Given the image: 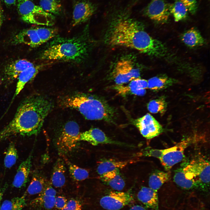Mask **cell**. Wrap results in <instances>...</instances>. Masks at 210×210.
Segmentation results:
<instances>
[{
	"label": "cell",
	"mask_w": 210,
	"mask_h": 210,
	"mask_svg": "<svg viewBox=\"0 0 210 210\" xmlns=\"http://www.w3.org/2000/svg\"><path fill=\"white\" fill-rule=\"evenodd\" d=\"M53 107L51 102L42 95L33 94L26 97L12 119L0 131V142L15 135H37Z\"/></svg>",
	"instance_id": "6da1fadb"
},
{
	"label": "cell",
	"mask_w": 210,
	"mask_h": 210,
	"mask_svg": "<svg viewBox=\"0 0 210 210\" xmlns=\"http://www.w3.org/2000/svg\"><path fill=\"white\" fill-rule=\"evenodd\" d=\"M109 42L112 46L130 48L156 57H163L168 54L165 45L149 35L142 23L125 15L115 21Z\"/></svg>",
	"instance_id": "7a4b0ae2"
},
{
	"label": "cell",
	"mask_w": 210,
	"mask_h": 210,
	"mask_svg": "<svg viewBox=\"0 0 210 210\" xmlns=\"http://www.w3.org/2000/svg\"><path fill=\"white\" fill-rule=\"evenodd\" d=\"M86 37L81 34L71 38H55L41 53L40 58L81 62L86 58L89 50Z\"/></svg>",
	"instance_id": "3957f363"
},
{
	"label": "cell",
	"mask_w": 210,
	"mask_h": 210,
	"mask_svg": "<svg viewBox=\"0 0 210 210\" xmlns=\"http://www.w3.org/2000/svg\"><path fill=\"white\" fill-rule=\"evenodd\" d=\"M62 107L75 109L86 119L114 122V109L101 98L84 93H76L66 96L60 100Z\"/></svg>",
	"instance_id": "277c9868"
},
{
	"label": "cell",
	"mask_w": 210,
	"mask_h": 210,
	"mask_svg": "<svg viewBox=\"0 0 210 210\" xmlns=\"http://www.w3.org/2000/svg\"><path fill=\"white\" fill-rule=\"evenodd\" d=\"M17 8L21 20L26 23L47 26L54 23L55 18L53 15L30 0H17Z\"/></svg>",
	"instance_id": "5b68a950"
},
{
	"label": "cell",
	"mask_w": 210,
	"mask_h": 210,
	"mask_svg": "<svg viewBox=\"0 0 210 210\" xmlns=\"http://www.w3.org/2000/svg\"><path fill=\"white\" fill-rule=\"evenodd\" d=\"M56 35L53 28L37 27L21 30L13 37L14 44H23L35 48L47 42Z\"/></svg>",
	"instance_id": "8992f818"
},
{
	"label": "cell",
	"mask_w": 210,
	"mask_h": 210,
	"mask_svg": "<svg viewBox=\"0 0 210 210\" xmlns=\"http://www.w3.org/2000/svg\"><path fill=\"white\" fill-rule=\"evenodd\" d=\"M80 133L79 127L76 122L72 121L66 123L57 143L61 155H64L75 148L80 141Z\"/></svg>",
	"instance_id": "52a82bcc"
},
{
	"label": "cell",
	"mask_w": 210,
	"mask_h": 210,
	"mask_svg": "<svg viewBox=\"0 0 210 210\" xmlns=\"http://www.w3.org/2000/svg\"><path fill=\"white\" fill-rule=\"evenodd\" d=\"M174 181L178 186L184 189L199 187L196 160L176 170Z\"/></svg>",
	"instance_id": "ba28073f"
},
{
	"label": "cell",
	"mask_w": 210,
	"mask_h": 210,
	"mask_svg": "<svg viewBox=\"0 0 210 210\" xmlns=\"http://www.w3.org/2000/svg\"><path fill=\"white\" fill-rule=\"evenodd\" d=\"M133 62L128 59L118 61L113 70L112 76L117 85H122L140 78L139 69L135 67Z\"/></svg>",
	"instance_id": "9c48e42d"
},
{
	"label": "cell",
	"mask_w": 210,
	"mask_h": 210,
	"mask_svg": "<svg viewBox=\"0 0 210 210\" xmlns=\"http://www.w3.org/2000/svg\"><path fill=\"white\" fill-rule=\"evenodd\" d=\"M191 140L190 138L185 139L173 146L163 149L159 160L166 170H169L174 165L182 160L185 150L190 144Z\"/></svg>",
	"instance_id": "30bf717a"
},
{
	"label": "cell",
	"mask_w": 210,
	"mask_h": 210,
	"mask_svg": "<svg viewBox=\"0 0 210 210\" xmlns=\"http://www.w3.org/2000/svg\"><path fill=\"white\" fill-rule=\"evenodd\" d=\"M134 198L129 192L112 191L102 197L100 200L101 206L108 210H119L132 203Z\"/></svg>",
	"instance_id": "8fae6325"
},
{
	"label": "cell",
	"mask_w": 210,
	"mask_h": 210,
	"mask_svg": "<svg viewBox=\"0 0 210 210\" xmlns=\"http://www.w3.org/2000/svg\"><path fill=\"white\" fill-rule=\"evenodd\" d=\"M134 123L141 134L147 139H151L163 132L161 125L148 113L135 120Z\"/></svg>",
	"instance_id": "7c38bea8"
},
{
	"label": "cell",
	"mask_w": 210,
	"mask_h": 210,
	"mask_svg": "<svg viewBox=\"0 0 210 210\" xmlns=\"http://www.w3.org/2000/svg\"><path fill=\"white\" fill-rule=\"evenodd\" d=\"M170 4L164 0H152L145 8L144 14L156 22L163 23L168 20Z\"/></svg>",
	"instance_id": "4fadbf2b"
},
{
	"label": "cell",
	"mask_w": 210,
	"mask_h": 210,
	"mask_svg": "<svg viewBox=\"0 0 210 210\" xmlns=\"http://www.w3.org/2000/svg\"><path fill=\"white\" fill-rule=\"evenodd\" d=\"M34 65L33 63L24 59H18L9 63L3 69L0 80L1 83L5 86L9 85L22 71Z\"/></svg>",
	"instance_id": "5bb4252c"
},
{
	"label": "cell",
	"mask_w": 210,
	"mask_h": 210,
	"mask_svg": "<svg viewBox=\"0 0 210 210\" xmlns=\"http://www.w3.org/2000/svg\"><path fill=\"white\" fill-rule=\"evenodd\" d=\"M80 141H87L93 146L99 144H111L129 146L126 144L112 140L107 136L102 130L97 128H92L81 133Z\"/></svg>",
	"instance_id": "9a60e30c"
},
{
	"label": "cell",
	"mask_w": 210,
	"mask_h": 210,
	"mask_svg": "<svg viewBox=\"0 0 210 210\" xmlns=\"http://www.w3.org/2000/svg\"><path fill=\"white\" fill-rule=\"evenodd\" d=\"M96 9V6L87 1L77 3L73 13V25L75 26L87 20Z\"/></svg>",
	"instance_id": "2e32d148"
},
{
	"label": "cell",
	"mask_w": 210,
	"mask_h": 210,
	"mask_svg": "<svg viewBox=\"0 0 210 210\" xmlns=\"http://www.w3.org/2000/svg\"><path fill=\"white\" fill-rule=\"evenodd\" d=\"M147 86V80L139 78L132 80L126 85H116L114 88L118 94L122 96L132 94L142 96L146 93Z\"/></svg>",
	"instance_id": "e0dca14e"
},
{
	"label": "cell",
	"mask_w": 210,
	"mask_h": 210,
	"mask_svg": "<svg viewBox=\"0 0 210 210\" xmlns=\"http://www.w3.org/2000/svg\"><path fill=\"white\" fill-rule=\"evenodd\" d=\"M32 153L20 165L12 183L14 187L20 188L25 186L28 182L32 167Z\"/></svg>",
	"instance_id": "ac0fdd59"
},
{
	"label": "cell",
	"mask_w": 210,
	"mask_h": 210,
	"mask_svg": "<svg viewBox=\"0 0 210 210\" xmlns=\"http://www.w3.org/2000/svg\"><path fill=\"white\" fill-rule=\"evenodd\" d=\"M42 67V66L40 65H34L25 69L19 74L17 78L18 81L14 94L10 106L15 97L23 89L26 84L33 79Z\"/></svg>",
	"instance_id": "d6986e66"
},
{
	"label": "cell",
	"mask_w": 210,
	"mask_h": 210,
	"mask_svg": "<svg viewBox=\"0 0 210 210\" xmlns=\"http://www.w3.org/2000/svg\"><path fill=\"white\" fill-rule=\"evenodd\" d=\"M138 200L146 206L154 210H159L157 192L149 187H142L138 192Z\"/></svg>",
	"instance_id": "ffe728a7"
},
{
	"label": "cell",
	"mask_w": 210,
	"mask_h": 210,
	"mask_svg": "<svg viewBox=\"0 0 210 210\" xmlns=\"http://www.w3.org/2000/svg\"><path fill=\"white\" fill-rule=\"evenodd\" d=\"M195 160L199 187L205 189L210 183L209 162L201 158Z\"/></svg>",
	"instance_id": "44dd1931"
},
{
	"label": "cell",
	"mask_w": 210,
	"mask_h": 210,
	"mask_svg": "<svg viewBox=\"0 0 210 210\" xmlns=\"http://www.w3.org/2000/svg\"><path fill=\"white\" fill-rule=\"evenodd\" d=\"M99 178L105 184L118 191L122 190L125 186L124 180L119 169L100 175Z\"/></svg>",
	"instance_id": "7402d4cb"
},
{
	"label": "cell",
	"mask_w": 210,
	"mask_h": 210,
	"mask_svg": "<svg viewBox=\"0 0 210 210\" xmlns=\"http://www.w3.org/2000/svg\"><path fill=\"white\" fill-rule=\"evenodd\" d=\"M66 168L63 160L58 158L53 168L51 182L53 186L60 188L63 186L66 182Z\"/></svg>",
	"instance_id": "603a6c76"
},
{
	"label": "cell",
	"mask_w": 210,
	"mask_h": 210,
	"mask_svg": "<svg viewBox=\"0 0 210 210\" xmlns=\"http://www.w3.org/2000/svg\"><path fill=\"white\" fill-rule=\"evenodd\" d=\"M177 82V80L165 75H158L147 80V88L154 91H158L166 89Z\"/></svg>",
	"instance_id": "cb8c5ba5"
},
{
	"label": "cell",
	"mask_w": 210,
	"mask_h": 210,
	"mask_svg": "<svg viewBox=\"0 0 210 210\" xmlns=\"http://www.w3.org/2000/svg\"><path fill=\"white\" fill-rule=\"evenodd\" d=\"M133 162L131 160L121 161L113 159H105L98 162L97 171L100 176L101 175L110 171L120 169Z\"/></svg>",
	"instance_id": "d4e9b609"
},
{
	"label": "cell",
	"mask_w": 210,
	"mask_h": 210,
	"mask_svg": "<svg viewBox=\"0 0 210 210\" xmlns=\"http://www.w3.org/2000/svg\"><path fill=\"white\" fill-rule=\"evenodd\" d=\"M181 39L185 45L191 48L201 46L205 43V40L200 32L194 27L184 33Z\"/></svg>",
	"instance_id": "484cf974"
},
{
	"label": "cell",
	"mask_w": 210,
	"mask_h": 210,
	"mask_svg": "<svg viewBox=\"0 0 210 210\" xmlns=\"http://www.w3.org/2000/svg\"><path fill=\"white\" fill-rule=\"evenodd\" d=\"M170 176V172L155 170L149 176L148 181L149 188L157 192L164 183L169 180Z\"/></svg>",
	"instance_id": "4316f807"
},
{
	"label": "cell",
	"mask_w": 210,
	"mask_h": 210,
	"mask_svg": "<svg viewBox=\"0 0 210 210\" xmlns=\"http://www.w3.org/2000/svg\"><path fill=\"white\" fill-rule=\"evenodd\" d=\"M48 183L45 178L41 174L36 172L33 175L31 181L26 191L30 195L41 193Z\"/></svg>",
	"instance_id": "83f0119b"
},
{
	"label": "cell",
	"mask_w": 210,
	"mask_h": 210,
	"mask_svg": "<svg viewBox=\"0 0 210 210\" xmlns=\"http://www.w3.org/2000/svg\"><path fill=\"white\" fill-rule=\"evenodd\" d=\"M55 197L39 194L31 201L30 204L32 207L39 209H51L55 206Z\"/></svg>",
	"instance_id": "f1b7e54d"
},
{
	"label": "cell",
	"mask_w": 210,
	"mask_h": 210,
	"mask_svg": "<svg viewBox=\"0 0 210 210\" xmlns=\"http://www.w3.org/2000/svg\"><path fill=\"white\" fill-rule=\"evenodd\" d=\"M169 10L176 22L185 19L188 16V11L180 0H176L170 4Z\"/></svg>",
	"instance_id": "f546056e"
},
{
	"label": "cell",
	"mask_w": 210,
	"mask_h": 210,
	"mask_svg": "<svg viewBox=\"0 0 210 210\" xmlns=\"http://www.w3.org/2000/svg\"><path fill=\"white\" fill-rule=\"evenodd\" d=\"M63 156L68 166L70 175L74 180L76 181H81L88 178L89 173L88 170L71 163L65 157Z\"/></svg>",
	"instance_id": "4dcf8cb0"
},
{
	"label": "cell",
	"mask_w": 210,
	"mask_h": 210,
	"mask_svg": "<svg viewBox=\"0 0 210 210\" xmlns=\"http://www.w3.org/2000/svg\"><path fill=\"white\" fill-rule=\"evenodd\" d=\"M26 205L25 196L24 195L4 200L1 205L0 210H22Z\"/></svg>",
	"instance_id": "1f68e13d"
},
{
	"label": "cell",
	"mask_w": 210,
	"mask_h": 210,
	"mask_svg": "<svg viewBox=\"0 0 210 210\" xmlns=\"http://www.w3.org/2000/svg\"><path fill=\"white\" fill-rule=\"evenodd\" d=\"M167 104L164 96L159 97L150 101L147 104V109L151 113H159L163 115L166 112Z\"/></svg>",
	"instance_id": "d6a6232c"
},
{
	"label": "cell",
	"mask_w": 210,
	"mask_h": 210,
	"mask_svg": "<svg viewBox=\"0 0 210 210\" xmlns=\"http://www.w3.org/2000/svg\"><path fill=\"white\" fill-rule=\"evenodd\" d=\"M39 4L47 12L58 14L60 12L61 6L59 0H40Z\"/></svg>",
	"instance_id": "836d02e7"
},
{
	"label": "cell",
	"mask_w": 210,
	"mask_h": 210,
	"mask_svg": "<svg viewBox=\"0 0 210 210\" xmlns=\"http://www.w3.org/2000/svg\"><path fill=\"white\" fill-rule=\"evenodd\" d=\"M18 158V152L15 144L11 143L9 145L4 159L5 167L10 168L16 163Z\"/></svg>",
	"instance_id": "e575fe53"
},
{
	"label": "cell",
	"mask_w": 210,
	"mask_h": 210,
	"mask_svg": "<svg viewBox=\"0 0 210 210\" xmlns=\"http://www.w3.org/2000/svg\"><path fill=\"white\" fill-rule=\"evenodd\" d=\"M163 149L146 148L138 153L136 155L138 156L153 157L159 159L160 158Z\"/></svg>",
	"instance_id": "d590c367"
},
{
	"label": "cell",
	"mask_w": 210,
	"mask_h": 210,
	"mask_svg": "<svg viewBox=\"0 0 210 210\" xmlns=\"http://www.w3.org/2000/svg\"><path fill=\"white\" fill-rule=\"evenodd\" d=\"M192 14L196 13L198 8L197 0H180Z\"/></svg>",
	"instance_id": "8d00e7d4"
},
{
	"label": "cell",
	"mask_w": 210,
	"mask_h": 210,
	"mask_svg": "<svg viewBox=\"0 0 210 210\" xmlns=\"http://www.w3.org/2000/svg\"><path fill=\"white\" fill-rule=\"evenodd\" d=\"M60 210H82V205L78 200L72 199L67 202L64 209Z\"/></svg>",
	"instance_id": "74e56055"
},
{
	"label": "cell",
	"mask_w": 210,
	"mask_h": 210,
	"mask_svg": "<svg viewBox=\"0 0 210 210\" xmlns=\"http://www.w3.org/2000/svg\"><path fill=\"white\" fill-rule=\"evenodd\" d=\"M67 203V200L64 197L61 196H57L55 197L54 207L60 210L66 206Z\"/></svg>",
	"instance_id": "f35d334b"
},
{
	"label": "cell",
	"mask_w": 210,
	"mask_h": 210,
	"mask_svg": "<svg viewBox=\"0 0 210 210\" xmlns=\"http://www.w3.org/2000/svg\"><path fill=\"white\" fill-rule=\"evenodd\" d=\"M56 193V190L50 185L48 184L43 191L40 194L47 196L55 197Z\"/></svg>",
	"instance_id": "ab89813d"
},
{
	"label": "cell",
	"mask_w": 210,
	"mask_h": 210,
	"mask_svg": "<svg viewBox=\"0 0 210 210\" xmlns=\"http://www.w3.org/2000/svg\"><path fill=\"white\" fill-rule=\"evenodd\" d=\"M6 6L8 7H11L15 5L17 0H3Z\"/></svg>",
	"instance_id": "60d3db41"
},
{
	"label": "cell",
	"mask_w": 210,
	"mask_h": 210,
	"mask_svg": "<svg viewBox=\"0 0 210 210\" xmlns=\"http://www.w3.org/2000/svg\"><path fill=\"white\" fill-rule=\"evenodd\" d=\"M4 10L1 3L0 4V31L4 20Z\"/></svg>",
	"instance_id": "b9f144b4"
},
{
	"label": "cell",
	"mask_w": 210,
	"mask_h": 210,
	"mask_svg": "<svg viewBox=\"0 0 210 210\" xmlns=\"http://www.w3.org/2000/svg\"><path fill=\"white\" fill-rule=\"evenodd\" d=\"M130 210H146L143 206L139 205H136L132 206Z\"/></svg>",
	"instance_id": "7bdbcfd3"
},
{
	"label": "cell",
	"mask_w": 210,
	"mask_h": 210,
	"mask_svg": "<svg viewBox=\"0 0 210 210\" xmlns=\"http://www.w3.org/2000/svg\"><path fill=\"white\" fill-rule=\"evenodd\" d=\"M3 194V191L0 190V202L2 199Z\"/></svg>",
	"instance_id": "ee69618b"
},
{
	"label": "cell",
	"mask_w": 210,
	"mask_h": 210,
	"mask_svg": "<svg viewBox=\"0 0 210 210\" xmlns=\"http://www.w3.org/2000/svg\"><path fill=\"white\" fill-rule=\"evenodd\" d=\"M1 3V0H0V4Z\"/></svg>",
	"instance_id": "f6af8a7d"
}]
</instances>
